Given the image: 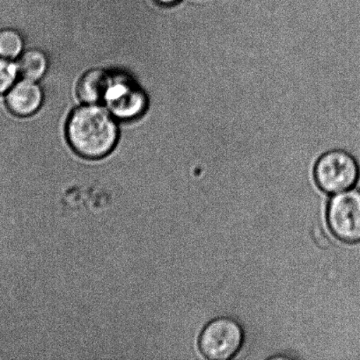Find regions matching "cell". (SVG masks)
I'll list each match as a JSON object with an SVG mask.
<instances>
[{"label": "cell", "mask_w": 360, "mask_h": 360, "mask_svg": "<svg viewBox=\"0 0 360 360\" xmlns=\"http://www.w3.org/2000/svg\"><path fill=\"white\" fill-rule=\"evenodd\" d=\"M19 73L18 65L9 59L0 58V94L13 87Z\"/></svg>", "instance_id": "cell-10"}, {"label": "cell", "mask_w": 360, "mask_h": 360, "mask_svg": "<svg viewBox=\"0 0 360 360\" xmlns=\"http://www.w3.org/2000/svg\"><path fill=\"white\" fill-rule=\"evenodd\" d=\"M102 103L114 117L130 120L146 110L147 98L132 77L123 73L111 72Z\"/></svg>", "instance_id": "cell-5"}, {"label": "cell", "mask_w": 360, "mask_h": 360, "mask_svg": "<svg viewBox=\"0 0 360 360\" xmlns=\"http://www.w3.org/2000/svg\"><path fill=\"white\" fill-rule=\"evenodd\" d=\"M17 65L23 79L37 82L47 72L49 63L44 52L34 49L25 52Z\"/></svg>", "instance_id": "cell-8"}, {"label": "cell", "mask_w": 360, "mask_h": 360, "mask_svg": "<svg viewBox=\"0 0 360 360\" xmlns=\"http://www.w3.org/2000/svg\"><path fill=\"white\" fill-rule=\"evenodd\" d=\"M66 136L79 156L97 160L108 156L116 146L118 128L106 108L86 104L74 109L66 124Z\"/></svg>", "instance_id": "cell-1"}, {"label": "cell", "mask_w": 360, "mask_h": 360, "mask_svg": "<svg viewBox=\"0 0 360 360\" xmlns=\"http://www.w3.org/2000/svg\"><path fill=\"white\" fill-rule=\"evenodd\" d=\"M244 341V330L238 321L229 316H221L204 326L199 334L197 347L204 358L228 360L238 354Z\"/></svg>", "instance_id": "cell-2"}, {"label": "cell", "mask_w": 360, "mask_h": 360, "mask_svg": "<svg viewBox=\"0 0 360 360\" xmlns=\"http://www.w3.org/2000/svg\"><path fill=\"white\" fill-rule=\"evenodd\" d=\"M360 169L358 161L343 150L324 153L314 167V179L324 193L333 194L352 189L358 183Z\"/></svg>", "instance_id": "cell-3"}, {"label": "cell", "mask_w": 360, "mask_h": 360, "mask_svg": "<svg viewBox=\"0 0 360 360\" xmlns=\"http://www.w3.org/2000/svg\"><path fill=\"white\" fill-rule=\"evenodd\" d=\"M23 38L17 31H0V58L11 60L17 58L23 51Z\"/></svg>", "instance_id": "cell-9"}, {"label": "cell", "mask_w": 360, "mask_h": 360, "mask_svg": "<svg viewBox=\"0 0 360 360\" xmlns=\"http://www.w3.org/2000/svg\"><path fill=\"white\" fill-rule=\"evenodd\" d=\"M156 1L163 6H173L181 1V0H156Z\"/></svg>", "instance_id": "cell-11"}, {"label": "cell", "mask_w": 360, "mask_h": 360, "mask_svg": "<svg viewBox=\"0 0 360 360\" xmlns=\"http://www.w3.org/2000/svg\"><path fill=\"white\" fill-rule=\"evenodd\" d=\"M44 93L37 81L23 79L9 90L6 96L7 107L18 116H30L41 108Z\"/></svg>", "instance_id": "cell-6"}, {"label": "cell", "mask_w": 360, "mask_h": 360, "mask_svg": "<svg viewBox=\"0 0 360 360\" xmlns=\"http://www.w3.org/2000/svg\"><path fill=\"white\" fill-rule=\"evenodd\" d=\"M111 72L94 69L80 77L77 86V94L85 104L102 103L111 79Z\"/></svg>", "instance_id": "cell-7"}, {"label": "cell", "mask_w": 360, "mask_h": 360, "mask_svg": "<svg viewBox=\"0 0 360 360\" xmlns=\"http://www.w3.org/2000/svg\"><path fill=\"white\" fill-rule=\"evenodd\" d=\"M326 222L331 234L347 245L360 243V189L337 193L328 201Z\"/></svg>", "instance_id": "cell-4"}]
</instances>
